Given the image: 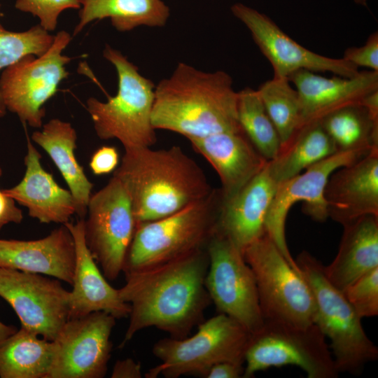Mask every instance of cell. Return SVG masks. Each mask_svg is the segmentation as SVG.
<instances>
[{"instance_id": "obj_14", "label": "cell", "mask_w": 378, "mask_h": 378, "mask_svg": "<svg viewBox=\"0 0 378 378\" xmlns=\"http://www.w3.org/2000/svg\"><path fill=\"white\" fill-rule=\"evenodd\" d=\"M0 297L13 309L21 328L48 341L69 318L70 291L55 278L0 267Z\"/></svg>"}, {"instance_id": "obj_27", "label": "cell", "mask_w": 378, "mask_h": 378, "mask_svg": "<svg viewBox=\"0 0 378 378\" xmlns=\"http://www.w3.org/2000/svg\"><path fill=\"white\" fill-rule=\"evenodd\" d=\"M337 151L321 121H312L302 125L281 146L277 155L267 161V169L271 177L279 183Z\"/></svg>"}, {"instance_id": "obj_33", "label": "cell", "mask_w": 378, "mask_h": 378, "mask_svg": "<svg viewBox=\"0 0 378 378\" xmlns=\"http://www.w3.org/2000/svg\"><path fill=\"white\" fill-rule=\"evenodd\" d=\"M360 318L378 314V267L362 275L343 291Z\"/></svg>"}, {"instance_id": "obj_34", "label": "cell", "mask_w": 378, "mask_h": 378, "mask_svg": "<svg viewBox=\"0 0 378 378\" xmlns=\"http://www.w3.org/2000/svg\"><path fill=\"white\" fill-rule=\"evenodd\" d=\"M78 0H16L15 8L37 17L47 31H54L59 15L67 9L80 8Z\"/></svg>"}, {"instance_id": "obj_18", "label": "cell", "mask_w": 378, "mask_h": 378, "mask_svg": "<svg viewBox=\"0 0 378 378\" xmlns=\"http://www.w3.org/2000/svg\"><path fill=\"white\" fill-rule=\"evenodd\" d=\"M267 164L237 194L222 199L220 206L216 232L242 253L266 233V217L279 184L271 177Z\"/></svg>"}, {"instance_id": "obj_22", "label": "cell", "mask_w": 378, "mask_h": 378, "mask_svg": "<svg viewBox=\"0 0 378 378\" xmlns=\"http://www.w3.org/2000/svg\"><path fill=\"white\" fill-rule=\"evenodd\" d=\"M25 172L15 186L3 190L15 202L26 207L30 217L41 223L64 225L76 214V204L69 190L61 187L43 167L41 155L27 138Z\"/></svg>"}, {"instance_id": "obj_42", "label": "cell", "mask_w": 378, "mask_h": 378, "mask_svg": "<svg viewBox=\"0 0 378 378\" xmlns=\"http://www.w3.org/2000/svg\"><path fill=\"white\" fill-rule=\"evenodd\" d=\"M1 4H0V18H1V16H2V13H1Z\"/></svg>"}, {"instance_id": "obj_28", "label": "cell", "mask_w": 378, "mask_h": 378, "mask_svg": "<svg viewBox=\"0 0 378 378\" xmlns=\"http://www.w3.org/2000/svg\"><path fill=\"white\" fill-rule=\"evenodd\" d=\"M53 356L52 341L21 328L0 343V377L48 378Z\"/></svg>"}, {"instance_id": "obj_20", "label": "cell", "mask_w": 378, "mask_h": 378, "mask_svg": "<svg viewBox=\"0 0 378 378\" xmlns=\"http://www.w3.org/2000/svg\"><path fill=\"white\" fill-rule=\"evenodd\" d=\"M64 225L72 234L76 251L69 318L94 312L108 313L116 319L128 317L130 304L122 300L119 289L108 284L86 244L84 219Z\"/></svg>"}, {"instance_id": "obj_6", "label": "cell", "mask_w": 378, "mask_h": 378, "mask_svg": "<svg viewBox=\"0 0 378 378\" xmlns=\"http://www.w3.org/2000/svg\"><path fill=\"white\" fill-rule=\"evenodd\" d=\"M295 260L314 299V323L330 341L338 372L359 374L368 363L378 358V349L366 335L361 318L343 292L327 279L318 260L303 251Z\"/></svg>"}, {"instance_id": "obj_30", "label": "cell", "mask_w": 378, "mask_h": 378, "mask_svg": "<svg viewBox=\"0 0 378 378\" xmlns=\"http://www.w3.org/2000/svg\"><path fill=\"white\" fill-rule=\"evenodd\" d=\"M237 93V118L242 132L266 160L274 159L281 140L258 91L247 87Z\"/></svg>"}, {"instance_id": "obj_12", "label": "cell", "mask_w": 378, "mask_h": 378, "mask_svg": "<svg viewBox=\"0 0 378 378\" xmlns=\"http://www.w3.org/2000/svg\"><path fill=\"white\" fill-rule=\"evenodd\" d=\"M206 251L205 286L218 313L244 326L251 335L264 325L254 274L243 253L227 238L215 233Z\"/></svg>"}, {"instance_id": "obj_29", "label": "cell", "mask_w": 378, "mask_h": 378, "mask_svg": "<svg viewBox=\"0 0 378 378\" xmlns=\"http://www.w3.org/2000/svg\"><path fill=\"white\" fill-rule=\"evenodd\" d=\"M320 121L337 150L378 149V120L360 104L340 108Z\"/></svg>"}, {"instance_id": "obj_4", "label": "cell", "mask_w": 378, "mask_h": 378, "mask_svg": "<svg viewBox=\"0 0 378 378\" xmlns=\"http://www.w3.org/2000/svg\"><path fill=\"white\" fill-rule=\"evenodd\" d=\"M103 56L116 70L118 91L106 102L86 101L97 136L117 139L125 149L151 147L157 140L151 122L155 85L120 50L106 45Z\"/></svg>"}, {"instance_id": "obj_37", "label": "cell", "mask_w": 378, "mask_h": 378, "mask_svg": "<svg viewBox=\"0 0 378 378\" xmlns=\"http://www.w3.org/2000/svg\"><path fill=\"white\" fill-rule=\"evenodd\" d=\"M2 175V169L0 166V177ZM23 219V214L18 208L15 202L0 190V230L10 223L19 224Z\"/></svg>"}, {"instance_id": "obj_24", "label": "cell", "mask_w": 378, "mask_h": 378, "mask_svg": "<svg viewBox=\"0 0 378 378\" xmlns=\"http://www.w3.org/2000/svg\"><path fill=\"white\" fill-rule=\"evenodd\" d=\"M343 227L337 254L324 266L327 279L342 291L378 267V216H364Z\"/></svg>"}, {"instance_id": "obj_38", "label": "cell", "mask_w": 378, "mask_h": 378, "mask_svg": "<svg viewBox=\"0 0 378 378\" xmlns=\"http://www.w3.org/2000/svg\"><path fill=\"white\" fill-rule=\"evenodd\" d=\"M244 367L230 361H223L213 365L208 371L206 378H239L244 377Z\"/></svg>"}, {"instance_id": "obj_16", "label": "cell", "mask_w": 378, "mask_h": 378, "mask_svg": "<svg viewBox=\"0 0 378 378\" xmlns=\"http://www.w3.org/2000/svg\"><path fill=\"white\" fill-rule=\"evenodd\" d=\"M233 15L248 29L262 55L270 62L274 78H288L294 72L307 69L331 72L351 78L358 67L343 58H331L312 52L287 35L270 17L242 3L230 8Z\"/></svg>"}, {"instance_id": "obj_31", "label": "cell", "mask_w": 378, "mask_h": 378, "mask_svg": "<svg viewBox=\"0 0 378 378\" xmlns=\"http://www.w3.org/2000/svg\"><path fill=\"white\" fill-rule=\"evenodd\" d=\"M257 91L277 130L281 146L301 126L298 93L288 78L274 77L263 83Z\"/></svg>"}, {"instance_id": "obj_9", "label": "cell", "mask_w": 378, "mask_h": 378, "mask_svg": "<svg viewBox=\"0 0 378 378\" xmlns=\"http://www.w3.org/2000/svg\"><path fill=\"white\" fill-rule=\"evenodd\" d=\"M326 338L315 324L302 328L265 321L262 328L251 335L243 377L289 365L300 367L309 378L337 377L339 372Z\"/></svg>"}, {"instance_id": "obj_19", "label": "cell", "mask_w": 378, "mask_h": 378, "mask_svg": "<svg viewBox=\"0 0 378 378\" xmlns=\"http://www.w3.org/2000/svg\"><path fill=\"white\" fill-rule=\"evenodd\" d=\"M324 197L328 217L342 225L364 216H378V149L335 170Z\"/></svg>"}, {"instance_id": "obj_21", "label": "cell", "mask_w": 378, "mask_h": 378, "mask_svg": "<svg viewBox=\"0 0 378 378\" xmlns=\"http://www.w3.org/2000/svg\"><path fill=\"white\" fill-rule=\"evenodd\" d=\"M75 261L74 239L65 225L38 239H0V267L48 275L71 285Z\"/></svg>"}, {"instance_id": "obj_32", "label": "cell", "mask_w": 378, "mask_h": 378, "mask_svg": "<svg viewBox=\"0 0 378 378\" xmlns=\"http://www.w3.org/2000/svg\"><path fill=\"white\" fill-rule=\"evenodd\" d=\"M54 36L39 24L26 31H11L4 29L0 23V70L26 55H43L51 46ZM6 111L0 94V118L5 115Z\"/></svg>"}, {"instance_id": "obj_23", "label": "cell", "mask_w": 378, "mask_h": 378, "mask_svg": "<svg viewBox=\"0 0 378 378\" xmlns=\"http://www.w3.org/2000/svg\"><path fill=\"white\" fill-rule=\"evenodd\" d=\"M188 141L218 175L223 200L237 194L267 162L242 131L223 132Z\"/></svg>"}, {"instance_id": "obj_7", "label": "cell", "mask_w": 378, "mask_h": 378, "mask_svg": "<svg viewBox=\"0 0 378 378\" xmlns=\"http://www.w3.org/2000/svg\"><path fill=\"white\" fill-rule=\"evenodd\" d=\"M251 337V334L239 323L219 313L200 323L192 336L183 339L169 337L155 342L153 354L160 363L150 368L145 377H205L216 363L230 361L244 364Z\"/></svg>"}, {"instance_id": "obj_25", "label": "cell", "mask_w": 378, "mask_h": 378, "mask_svg": "<svg viewBox=\"0 0 378 378\" xmlns=\"http://www.w3.org/2000/svg\"><path fill=\"white\" fill-rule=\"evenodd\" d=\"M31 140L51 158L74 197L76 214L80 219H84L93 183L76 158V130L70 122L53 118L43 125L41 130L34 131Z\"/></svg>"}, {"instance_id": "obj_10", "label": "cell", "mask_w": 378, "mask_h": 378, "mask_svg": "<svg viewBox=\"0 0 378 378\" xmlns=\"http://www.w3.org/2000/svg\"><path fill=\"white\" fill-rule=\"evenodd\" d=\"M71 41L70 34L62 30L43 55H26L1 73L0 94L6 108L31 127H42L45 104L68 77L66 65L71 58L62 52Z\"/></svg>"}, {"instance_id": "obj_17", "label": "cell", "mask_w": 378, "mask_h": 378, "mask_svg": "<svg viewBox=\"0 0 378 378\" xmlns=\"http://www.w3.org/2000/svg\"><path fill=\"white\" fill-rule=\"evenodd\" d=\"M298 93L301 126L321 120L340 108L360 104L363 99L378 90V71H363L351 78L335 75L326 78L307 69L298 70L288 78ZM300 126V127H301Z\"/></svg>"}, {"instance_id": "obj_3", "label": "cell", "mask_w": 378, "mask_h": 378, "mask_svg": "<svg viewBox=\"0 0 378 378\" xmlns=\"http://www.w3.org/2000/svg\"><path fill=\"white\" fill-rule=\"evenodd\" d=\"M113 176L127 191L136 225L178 211L213 190L202 169L177 146L125 149Z\"/></svg>"}, {"instance_id": "obj_35", "label": "cell", "mask_w": 378, "mask_h": 378, "mask_svg": "<svg viewBox=\"0 0 378 378\" xmlns=\"http://www.w3.org/2000/svg\"><path fill=\"white\" fill-rule=\"evenodd\" d=\"M342 58L357 67L378 71V32L371 34L363 46L347 48Z\"/></svg>"}, {"instance_id": "obj_40", "label": "cell", "mask_w": 378, "mask_h": 378, "mask_svg": "<svg viewBox=\"0 0 378 378\" xmlns=\"http://www.w3.org/2000/svg\"><path fill=\"white\" fill-rule=\"evenodd\" d=\"M17 328L13 326H8L0 321V343L16 332Z\"/></svg>"}, {"instance_id": "obj_36", "label": "cell", "mask_w": 378, "mask_h": 378, "mask_svg": "<svg viewBox=\"0 0 378 378\" xmlns=\"http://www.w3.org/2000/svg\"><path fill=\"white\" fill-rule=\"evenodd\" d=\"M119 154L114 146H104L92 154L89 166L92 172L97 176L109 174L119 164Z\"/></svg>"}, {"instance_id": "obj_26", "label": "cell", "mask_w": 378, "mask_h": 378, "mask_svg": "<svg viewBox=\"0 0 378 378\" xmlns=\"http://www.w3.org/2000/svg\"><path fill=\"white\" fill-rule=\"evenodd\" d=\"M79 21L74 36L94 20L109 18L118 31H129L136 27H164L170 10L162 0H78Z\"/></svg>"}, {"instance_id": "obj_11", "label": "cell", "mask_w": 378, "mask_h": 378, "mask_svg": "<svg viewBox=\"0 0 378 378\" xmlns=\"http://www.w3.org/2000/svg\"><path fill=\"white\" fill-rule=\"evenodd\" d=\"M136 225L127 191L113 175L92 194L84 218L86 244L108 280H115L122 272Z\"/></svg>"}, {"instance_id": "obj_1", "label": "cell", "mask_w": 378, "mask_h": 378, "mask_svg": "<svg viewBox=\"0 0 378 378\" xmlns=\"http://www.w3.org/2000/svg\"><path fill=\"white\" fill-rule=\"evenodd\" d=\"M205 248L144 270L125 273L119 289L130 304V322L119 348H123L140 330L155 327L172 338L189 335L204 321L211 300L205 286L209 267Z\"/></svg>"}, {"instance_id": "obj_15", "label": "cell", "mask_w": 378, "mask_h": 378, "mask_svg": "<svg viewBox=\"0 0 378 378\" xmlns=\"http://www.w3.org/2000/svg\"><path fill=\"white\" fill-rule=\"evenodd\" d=\"M116 318L104 312L70 318L54 344L48 378H102L107 372Z\"/></svg>"}, {"instance_id": "obj_5", "label": "cell", "mask_w": 378, "mask_h": 378, "mask_svg": "<svg viewBox=\"0 0 378 378\" xmlns=\"http://www.w3.org/2000/svg\"><path fill=\"white\" fill-rule=\"evenodd\" d=\"M222 196L206 198L167 216L139 223L128 248L124 274L153 267L205 248L216 231Z\"/></svg>"}, {"instance_id": "obj_39", "label": "cell", "mask_w": 378, "mask_h": 378, "mask_svg": "<svg viewBox=\"0 0 378 378\" xmlns=\"http://www.w3.org/2000/svg\"><path fill=\"white\" fill-rule=\"evenodd\" d=\"M111 377L112 378H141L142 377L141 364L130 358L118 360L113 368Z\"/></svg>"}, {"instance_id": "obj_41", "label": "cell", "mask_w": 378, "mask_h": 378, "mask_svg": "<svg viewBox=\"0 0 378 378\" xmlns=\"http://www.w3.org/2000/svg\"><path fill=\"white\" fill-rule=\"evenodd\" d=\"M368 0H354V3L358 5L366 6Z\"/></svg>"}, {"instance_id": "obj_2", "label": "cell", "mask_w": 378, "mask_h": 378, "mask_svg": "<svg viewBox=\"0 0 378 378\" xmlns=\"http://www.w3.org/2000/svg\"><path fill=\"white\" fill-rule=\"evenodd\" d=\"M151 122L155 130L188 140L223 132L242 131L237 118V92L225 71L206 72L179 62L155 87Z\"/></svg>"}, {"instance_id": "obj_8", "label": "cell", "mask_w": 378, "mask_h": 378, "mask_svg": "<svg viewBox=\"0 0 378 378\" xmlns=\"http://www.w3.org/2000/svg\"><path fill=\"white\" fill-rule=\"evenodd\" d=\"M243 255L255 279L264 321L302 328L314 324L316 305L309 285L267 233Z\"/></svg>"}, {"instance_id": "obj_13", "label": "cell", "mask_w": 378, "mask_h": 378, "mask_svg": "<svg viewBox=\"0 0 378 378\" xmlns=\"http://www.w3.org/2000/svg\"><path fill=\"white\" fill-rule=\"evenodd\" d=\"M372 150H338L278 184L266 217L265 232L294 268L298 270L286 239V221L290 209L295 202H304L303 212L316 221L324 222L328 218L324 191L330 175Z\"/></svg>"}]
</instances>
